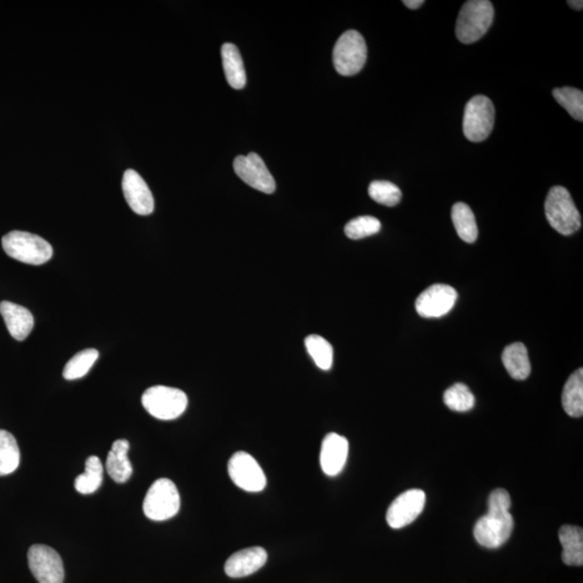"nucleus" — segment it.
I'll list each match as a JSON object with an SVG mask.
<instances>
[{
  "instance_id": "0eeeda50",
  "label": "nucleus",
  "mask_w": 583,
  "mask_h": 583,
  "mask_svg": "<svg viewBox=\"0 0 583 583\" xmlns=\"http://www.w3.org/2000/svg\"><path fill=\"white\" fill-rule=\"evenodd\" d=\"M180 507V497L177 486L169 479L154 482L145 496L143 510L152 521H165L177 515Z\"/></svg>"
},
{
  "instance_id": "aec40b11",
  "label": "nucleus",
  "mask_w": 583,
  "mask_h": 583,
  "mask_svg": "<svg viewBox=\"0 0 583 583\" xmlns=\"http://www.w3.org/2000/svg\"><path fill=\"white\" fill-rule=\"evenodd\" d=\"M502 363L514 379L524 380L531 374L529 353L524 344L514 343L507 346L502 353Z\"/></svg>"
},
{
  "instance_id": "412c9836",
  "label": "nucleus",
  "mask_w": 583,
  "mask_h": 583,
  "mask_svg": "<svg viewBox=\"0 0 583 583\" xmlns=\"http://www.w3.org/2000/svg\"><path fill=\"white\" fill-rule=\"evenodd\" d=\"M223 68L226 79L231 88L241 90L246 84V75L243 58L237 46L224 44L222 47Z\"/></svg>"
},
{
  "instance_id": "a878e982",
  "label": "nucleus",
  "mask_w": 583,
  "mask_h": 583,
  "mask_svg": "<svg viewBox=\"0 0 583 583\" xmlns=\"http://www.w3.org/2000/svg\"><path fill=\"white\" fill-rule=\"evenodd\" d=\"M99 358V351L97 349H84L79 351L76 355L68 362L63 371L65 379L74 380L82 379L87 375L89 371L92 370L95 361Z\"/></svg>"
},
{
  "instance_id": "c756f323",
  "label": "nucleus",
  "mask_w": 583,
  "mask_h": 583,
  "mask_svg": "<svg viewBox=\"0 0 583 583\" xmlns=\"http://www.w3.org/2000/svg\"><path fill=\"white\" fill-rule=\"evenodd\" d=\"M369 195L377 204L395 207L402 198V192L398 186L388 180H374L369 188Z\"/></svg>"
},
{
  "instance_id": "473e14b6",
  "label": "nucleus",
  "mask_w": 583,
  "mask_h": 583,
  "mask_svg": "<svg viewBox=\"0 0 583 583\" xmlns=\"http://www.w3.org/2000/svg\"><path fill=\"white\" fill-rule=\"evenodd\" d=\"M567 4L572 9L582 10L583 8V2L581 0H570Z\"/></svg>"
},
{
  "instance_id": "2eb2a0df",
  "label": "nucleus",
  "mask_w": 583,
  "mask_h": 583,
  "mask_svg": "<svg viewBox=\"0 0 583 583\" xmlns=\"http://www.w3.org/2000/svg\"><path fill=\"white\" fill-rule=\"evenodd\" d=\"M348 451L349 443L345 436L331 432L324 437L321 445L320 465L326 475L340 474L346 465Z\"/></svg>"
},
{
  "instance_id": "f8f14e48",
  "label": "nucleus",
  "mask_w": 583,
  "mask_h": 583,
  "mask_svg": "<svg viewBox=\"0 0 583 583\" xmlns=\"http://www.w3.org/2000/svg\"><path fill=\"white\" fill-rule=\"evenodd\" d=\"M234 169L236 174L251 188L265 194L275 193V179L260 155L251 153L248 156H238L235 159Z\"/></svg>"
},
{
  "instance_id": "393cba45",
  "label": "nucleus",
  "mask_w": 583,
  "mask_h": 583,
  "mask_svg": "<svg viewBox=\"0 0 583 583\" xmlns=\"http://www.w3.org/2000/svg\"><path fill=\"white\" fill-rule=\"evenodd\" d=\"M20 449L16 437L0 429V476L13 474L20 465Z\"/></svg>"
},
{
  "instance_id": "f03ea898",
  "label": "nucleus",
  "mask_w": 583,
  "mask_h": 583,
  "mask_svg": "<svg viewBox=\"0 0 583 583\" xmlns=\"http://www.w3.org/2000/svg\"><path fill=\"white\" fill-rule=\"evenodd\" d=\"M547 222L563 236H571L581 228V216L570 192L563 186H553L545 204Z\"/></svg>"
},
{
  "instance_id": "9b49d317",
  "label": "nucleus",
  "mask_w": 583,
  "mask_h": 583,
  "mask_svg": "<svg viewBox=\"0 0 583 583\" xmlns=\"http://www.w3.org/2000/svg\"><path fill=\"white\" fill-rule=\"evenodd\" d=\"M459 294L453 286L434 284L416 299L417 313L424 318H441L454 308Z\"/></svg>"
},
{
  "instance_id": "f3484780",
  "label": "nucleus",
  "mask_w": 583,
  "mask_h": 583,
  "mask_svg": "<svg viewBox=\"0 0 583 583\" xmlns=\"http://www.w3.org/2000/svg\"><path fill=\"white\" fill-rule=\"evenodd\" d=\"M0 315H3L10 335L14 339L22 341L28 339L34 328V316L31 311L12 301L0 303Z\"/></svg>"
},
{
  "instance_id": "5701e85b",
  "label": "nucleus",
  "mask_w": 583,
  "mask_h": 583,
  "mask_svg": "<svg viewBox=\"0 0 583 583\" xmlns=\"http://www.w3.org/2000/svg\"><path fill=\"white\" fill-rule=\"evenodd\" d=\"M451 220L457 235L467 244H474L479 235L474 212L468 204L457 203L451 209Z\"/></svg>"
},
{
  "instance_id": "423d86ee",
  "label": "nucleus",
  "mask_w": 583,
  "mask_h": 583,
  "mask_svg": "<svg viewBox=\"0 0 583 583\" xmlns=\"http://www.w3.org/2000/svg\"><path fill=\"white\" fill-rule=\"evenodd\" d=\"M368 59V47L359 32L350 29L335 44L333 63L336 72L341 76H355L364 68Z\"/></svg>"
},
{
  "instance_id": "7ed1b4c3",
  "label": "nucleus",
  "mask_w": 583,
  "mask_h": 583,
  "mask_svg": "<svg viewBox=\"0 0 583 583\" xmlns=\"http://www.w3.org/2000/svg\"><path fill=\"white\" fill-rule=\"evenodd\" d=\"M492 21L494 7L489 0H470L462 6L457 19L456 36L462 44H474L484 36Z\"/></svg>"
},
{
  "instance_id": "7c9ffc66",
  "label": "nucleus",
  "mask_w": 583,
  "mask_h": 583,
  "mask_svg": "<svg viewBox=\"0 0 583 583\" xmlns=\"http://www.w3.org/2000/svg\"><path fill=\"white\" fill-rule=\"evenodd\" d=\"M380 228L379 220L374 216H360L345 226V234L349 239L359 240L379 233Z\"/></svg>"
},
{
  "instance_id": "9d476101",
  "label": "nucleus",
  "mask_w": 583,
  "mask_h": 583,
  "mask_svg": "<svg viewBox=\"0 0 583 583\" xmlns=\"http://www.w3.org/2000/svg\"><path fill=\"white\" fill-rule=\"evenodd\" d=\"M228 474L231 481L246 491H261L268 485V479L259 462L245 451H238L231 456Z\"/></svg>"
},
{
  "instance_id": "1a4fd4ad",
  "label": "nucleus",
  "mask_w": 583,
  "mask_h": 583,
  "mask_svg": "<svg viewBox=\"0 0 583 583\" xmlns=\"http://www.w3.org/2000/svg\"><path fill=\"white\" fill-rule=\"evenodd\" d=\"M28 559L29 570L39 583H63V562L52 547L34 545L29 547Z\"/></svg>"
},
{
  "instance_id": "2f4dec72",
  "label": "nucleus",
  "mask_w": 583,
  "mask_h": 583,
  "mask_svg": "<svg viewBox=\"0 0 583 583\" xmlns=\"http://www.w3.org/2000/svg\"><path fill=\"white\" fill-rule=\"evenodd\" d=\"M403 4L407 8L415 10L419 9L425 2L424 0H404Z\"/></svg>"
},
{
  "instance_id": "4be33fe9",
  "label": "nucleus",
  "mask_w": 583,
  "mask_h": 583,
  "mask_svg": "<svg viewBox=\"0 0 583 583\" xmlns=\"http://www.w3.org/2000/svg\"><path fill=\"white\" fill-rule=\"evenodd\" d=\"M562 404L567 415L579 419L583 415V370L570 376L562 394Z\"/></svg>"
},
{
  "instance_id": "bb28decb",
  "label": "nucleus",
  "mask_w": 583,
  "mask_h": 583,
  "mask_svg": "<svg viewBox=\"0 0 583 583\" xmlns=\"http://www.w3.org/2000/svg\"><path fill=\"white\" fill-rule=\"evenodd\" d=\"M305 345L318 368L323 371H329L331 368L334 353L333 347L328 340L319 335H309L305 339Z\"/></svg>"
},
{
  "instance_id": "6ab92c4d",
  "label": "nucleus",
  "mask_w": 583,
  "mask_h": 583,
  "mask_svg": "<svg viewBox=\"0 0 583 583\" xmlns=\"http://www.w3.org/2000/svg\"><path fill=\"white\" fill-rule=\"evenodd\" d=\"M563 547L562 560L568 566L583 565V531L581 527L564 525L559 531Z\"/></svg>"
},
{
  "instance_id": "f257e3e1",
  "label": "nucleus",
  "mask_w": 583,
  "mask_h": 583,
  "mask_svg": "<svg viewBox=\"0 0 583 583\" xmlns=\"http://www.w3.org/2000/svg\"><path fill=\"white\" fill-rule=\"evenodd\" d=\"M510 507L511 497L506 490L497 489L491 492L489 512L475 526V537L481 546L497 549L509 539L515 527Z\"/></svg>"
},
{
  "instance_id": "b1692460",
  "label": "nucleus",
  "mask_w": 583,
  "mask_h": 583,
  "mask_svg": "<svg viewBox=\"0 0 583 583\" xmlns=\"http://www.w3.org/2000/svg\"><path fill=\"white\" fill-rule=\"evenodd\" d=\"M103 465L99 457L90 456L85 461V470L75 480V489L80 494L89 495L100 489L103 481Z\"/></svg>"
},
{
  "instance_id": "c85d7f7f",
  "label": "nucleus",
  "mask_w": 583,
  "mask_h": 583,
  "mask_svg": "<svg viewBox=\"0 0 583 583\" xmlns=\"http://www.w3.org/2000/svg\"><path fill=\"white\" fill-rule=\"evenodd\" d=\"M444 403L450 410L455 411H468L474 409L475 398L468 386L455 384L445 391Z\"/></svg>"
},
{
  "instance_id": "dca6fc26",
  "label": "nucleus",
  "mask_w": 583,
  "mask_h": 583,
  "mask_svg": "<svg viewBox=\"0 0 583 583\" xmlns=\"http://www.w3.org/2000/svg\"><path fill=\"white\" fill-rule=\"evenodd\" d=\"M268 559V552L261 547H248V549L236 552L226 562V575L231 578L253 575L266 564Z\"/></svg>"
},
{
  "instance_id": "39448f33",
  "label": "nucleus",
  "mask_w": 583,
  "mask_h": 583,
  "mask_svg": "<svg viewBox=\"0 0 583 583\" xmlns=\"http://www.w3.org/2000/svg\"><path fill=\"white\" fill-rule=\"evenodd\" d=\"M142 404L155 419L173 420L188 409V399L185 392L165 386H154L142 395Z\"/></svg>"
},
{
  "instance_id": "20e7f679",
  "label": "nucleus",
  "mask_w": 583,
  "mask_h": 583,
  "mask_svg": "<svg viewBox=\"0 0 583 583\" xmlns=\"http://www.w3.org/2000/svg\"><path fill=\"white\" fill-rule=\"evenodd\" d=\"M3 248L10 258L28 265H43L52 258L53 249L37 235L13 230L4 236Z\"/></svg>"
},
{
  "instance_id": "ddd939ff",
  "label": "nucleus",
  "mask_w": 583,
  "mask_h": 583,
  "mask_svg": "<svg viewBox=\"0 0 583 583\" xmlns=\"http://www.w3.org/2000/svg\"><path fill=\"white\" fill-rule=\"evenodd\" d=\"M426 505V494L421 490H410L392 501L387 511V523L394 530L403 529L419 517Z\"/></svg>"
},
{
  "instance_id": "cd10ccee",
  "label": "nucleus",
  "mask_w": 583,
  "mask_h": 583,
  "mask_svg": "<svg viewBox=\"0 0 583 583\" xmlns=\"http://www.w3.org/2000/svg\"><path fill=\"white\" fill-rule=\"evenodd\" d=\"M556 102L567 110V113L578 122H583V93L581 90L564 87L553 90Z\"/></svg>"
},
{
  "instance_id": "4468645a",
  "label": "nucleus",
  "mask_w": 583,
  "mask_h": 583,
  "mask_svg": "<svg viewBox=\"0 0 583 583\" xmlns=\"http://www.w3.org/2000/svg\"><path fill=\"white\" fill-rule=\"evenodd\" d=\"M123 190L131 210L139 215L154 212L155 201L152 192L142 177L134 170H127L124 174Z\"/></svg>"
},
{
  "instance_id": "a211bd4d",
  "label": "nucleus",
  "mask_w": 583,
  "mask_h": 583,
  "mask_svg": "<svg viewBox=\"0 0 583 583\" xmlns=\"http://www.w3.org/2000/svg\"><path fill=\"white\" fill-rule=\"evenodd\" d=\"M130 443L127 440L114 442L107 459L108 475L117 483H125L133 474L132 464L128 457Z\"/></svg>"
},
{
  "instance_id": "6e6552de",
  "label": "nucleus",
  "mask_w": 583,
  "mask_h": 583,
  "mask_svg": "<svg viewBox=\"0 0 583 583\" xmlns=\"http://www.w3.org/2000/svg\"><path fill=\"white\" fill-rule=\"evenodd\" d=\"M495 123V108L484 95H476L466 105L464 134L471 142H483L490 137Z\"/></svg>"
}]
</instances>
